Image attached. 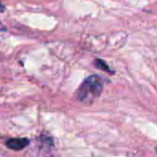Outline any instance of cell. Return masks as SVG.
I'll use <instances>...</instances> for the list:
<instances>
[{"instance_id":"1","label":"cell","mask_w":157,"mask_h":157,"mask_svg":"<svg viewBox=\"0 0 157 157\" xmlns=\"http://www.w3.org/2000/svg\"><path fill=\"white\" fill-rule=\"evenodd\" d=\"M104 87L102 78L98 75L87 77L76 92V99L83 103H92L101 94Z\"/></svg>"},{"instance_id":"2","label":"cell","mask_w":157,"mask_h":157,"mask_svg":"<svg viewBox=\"0 0 157 157\" xmlns=\"http://www.w3.org/2000/svg\"><path fill=\"white\" fill-rule=\"evenodd\" d=\"M29 144V140L27 138H13L6 142L7 148L14 151H20L26 148Z\"/></svg>"},{"instance_id":"3","label":"cell","mask_w":157,"mask_h":157,"mask_svg":"<svg viewBox=\"0 0 157 157\" xmlns=\"http://www.w3.org/2000/svg\"><path fill=\"white\" fill-rule=\"evenodd\" d=\"M94 64H95L96 67H98V68L100 69V70H104V71H106V72H108V73H111L110 67L108 65V63H107L105 61H103V60H101V59H97V60H95V61H94Z\"/></svg>"}]
</instances>
